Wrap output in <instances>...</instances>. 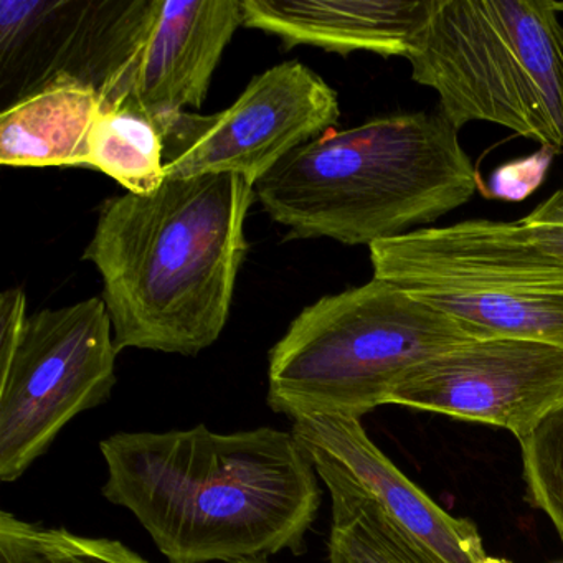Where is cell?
Segmentation results:
<instances>
[{
	"mask_svg": "<svg viewBox=\"0 0 563 563\" xmlns=\"http://www.w3.org/2000/svg\"><path fill=\"white\" fill-rule=\"evenodd\" d=\"M483 563H510V562H507V560H504V559H497V556H486V559H484Z\"/></svg>",
	"mask_w": 563,
	"mask_h": 563,
	"instance_id": "603a6c76",
	"label": "cell"
},
{
	"mask_svg": "<svg viewBox=\"0 0 563 563\" xmlns=\"http://www.w3.org/2000/svg\"><path fill=\"white\" fill-rule=\"evenodd\" d=\"M240 27L242 0L91 2L68 77L161 123L202 107Z\"/></svg>",
	"mask_w": 563,
	"mask_h": 563,
	"instance_id": "52a82bcc",
	"label": "cell"
},
{
	"mask_svg": "<svg viewBox=\"0 0 563 563\" xmlns=\"http://www.w3.org/2000/svg\"><path fill=\"white\" fill-rule=\"evenodd\" d=\"M555 8H556V11H559L560 14H562V12H563V2H560V0H555Z\"/></svg>",
	"mask_w": 563,
	"mask_h": 563,
	"instance_id": "d4e9b609",
	"label": "cell"
},
{
	"mask_svg": "<svg viewBox=\"0 0 563 563\" xmlns=\"http://www.w3.org/2000/svg\"><path fill=\"white\" fill-rule=\"evenodd\" d=\"M553 156H556L553 151L540 147L537 153L523 159L503 164L490 176L484 196L504 202H522L539 189L549 173Z\"/></svg>",
	"mask_w": 563,
	"mask_h": 563,
	"instance_id": "d6986e66",
	"label": "cell"
},
{
	"mask_svg": "<svg viewBox=\"0 0 563 563\" xmlns=\"http://www.w3.org/2000/svg\"><path fill=\"white\" fill-rule=\"evenodd\" d=\"M309 457L331 493L329 563H440L351 474L321 454Z\"/></svg>",
	"mask_w": 563,
	"mask_h": 563,
	"instance_id": "9a60e30c",
	"label": "cell"
},
{
	"mask_svg": "<svg viewBox=\"0 0 563 563\" xmlns=\"http://www.w3.org/2000/svg\"><path fill=\"white\" fill-rule=\"evenodd\" d=\"M374 278L476 329L563 347V260L519 222L467 220L368 246Z\"/></svg>",
	"mask_w": 563,
	"mask_h": 563,
	"instance_id": "8992f818",
	"label": "cell"
},
{
	"mask_svg": "<svg viewBox=\"0 0 563 563\" xmlns=\"http://www.w3.org/2000/svg\"><path fill=\"white\" fill-rule=\"evenodd\" d=\"M161 124L131 107H101L88 134L85 167L113 177L128 192L150 196L166 183Z\"/></svg>",
	"mask_w": 563,
	"mask_h": 563,
	"instance_id": "2e32d148",
	"label": "cell"
},
{
	"mask_svg": "<svg viewBox=\"0 0 563 563\" xmlns=\"http://www.w3.org/2000/svg\"><path fill=\"white\" fill-rule=\"evenodd\" d=\"M101 98L87 85L55 78L0 114V163L11 167L84 166Z\"/></svg>",
	"mask_w": 563,
	"mask_h": 563,
	"instance_id": "4fadbf2b",
	"label": "cell"
},
{
	"mask_svg": "<svg viewBox=\"0 0 563 563\" xmlns=\"http://www.w3.org/2000/svg\"><path fill=\"white\" fill-rule=\"evenodd\" d=\"M88 2L2 0L0 87L12 103L47 87L60 75Z\"/></svg>",
	"mask_w": 563,
	"mask_h": 563,
	"instance_id": "5bb4252c",
	"label": "cell"
},
{
	"mask_svg": "<svg viewBox=\"0 0 563 563\" xmlns=\"http://www.w3.org/2000/svg\"><path fill=\"white\" fill-rule=\"evenodd\" d=\"M0 563H34L27 520L8 510L0 514Z\"/></svg>",
	"mask_w": 563,
	"mask_h": 563,
	"instance_id": "7402d4cb",
	"label": "cell"
},
{
	"mask_svg": "<svg viewBox=\"0 0 563 563\" xmlns=\"http://www.w3.org/2000/svg\"><path fill=\"white\" fill-rule=\"evenodd\" d=\"M235 563H269V562H266V560H242V562H235Z\"/></svg>",
	"mask_w": 563,
	"mask_h": 563,
	"instance_id": "cb8c5ba5",
	"label": "cell"
},
{
	"mask_svg": "<svg viewBox=\"0 0 563 563\" xmlns=\"http://www.w3.org/2000/svg\"><path fill=\"white\" fill-rule=\"evenodd\" d=\"M519 223L530 242L563 260V189L556 190Z\"/></svg>",
	"mask_w": 563,
	"mask_h": 563,
	"instance_id": "ffe728a7",
	"label": "cell"
},
{
	"mask_svg": "<svg viewBox=\"0 0 563 563\" xmlns=\"http://www.w3.org/2000/svg\"><path fill=\"white\" fill-rule=\"evenodd\" d=\"M113 322L103 298L29 316L0 358V481L21 479L62 430L117 385Z\"/></svg>",
	"mask_w": 563,
	"mask_h": 563,
	"instance_id": "ba28073f",
	"label": "cell"
},
{
	"mask_svg": "<svg viewBox=\"0 0 563 563\" xmlns=\"http://www.w3.org/2000/svg\"><path fill=\"white\" fill-rule=\"evenodd\" d=\"M255 199L245 177L203 174L104 202L84 260L103 279L118 351L194 357L216 344L249 252Z\"/></svg>",
	"mask_w": 563,
	"mask_h": 563,
	"instance_id": "7a4b0ae2",
	"label": "cell"
},
{
	"mask_svg": "<svg viewBox=\"0 0 563 563\" xmlns=\"http://www.w3.org/2000/svg\"><path fill=\"white\" fill-rule=\"evenodd\" d=\"M563 400V347L527 339H474L411 367L387 405L493 424L517 440Z\"/></svg>",
	"mask_w": 563,
	"mask_h": 563,
	"instance_id": "30bf717a",
	"label": "cell"
},
{
	"mask_svg": "<svg viewBox=\"0 0 563 563\" xmlns=\"http://www.w3.org/2000/svg\"><path fill=\"white\" fill-rule=\"evenodd\" d=\"M104 499L130 510L167 563L302 555L322 487L292 431H121L100 443Z\"/></svg>",
	"mask_w": 563,
	"mask_h": 563,
	"instance_id": "6da1fadb",
	"label": "cell"
},
{
	"mask_svg": "<svg viewBox=\"0 0 563 563\" xmlns=\"http://www.w3.org/2000/svg\"><path fill=\"white\" fill-rule=\"evenodd\" d=\"M245 27L334 54L407 58L433 0H242Z\"/></svg>",
	"mask_w": 563,
	"mask_h": 563,
	"instance_id": "7c38bea8",
	"label": "cell"
},
{
	"mask_svg": "<svg viewBox=\"0 0 563 563\" xmlns=\"http://www.w3.org/2000/svg\"><path fill=\"white\" fill-rule=\"evenodd\" d=\"M27 296L21 288H11L0 296V358L8 357L27 322Z\"/></svg>",
	"mask_w": 563,
	"mask_h": 563,
	"instance_id": "44dd1931",
	"label": "cell"
},
{
	"mask_svg": "<svg viewBox=\"0 0 563 563\" xmlns=\"http://www.w3.org/2000/svg\"><path fill=\"white\" fill-rule=\"evenodd\" d=\"M519 444L527 499L549 517L563 540V400Z\"/></svg>",
	"mask_w": 563,
	"mask_h": 563,
	"instance_id": "e0dca14e",
	"label": "cell"
},
{
	"mask_svg": "<svg viewBox=\"0 0 563 563\" xmlns=\"http://www.w3.org/2000/svg\"><path fill=\"white\" fill-rule=\"evenodd\" d=\"M479 187L460 130L438 110L329 130L289 153L255 192L299 239L372 246L438 222Z\"/></svg>",
	"mask_w": 563,
	"mask_h": 563,
	"instance_id": "3957f363",
	"label": "cell"
},
{
	"mask_svg": "<svg viewBox=\"0 0 563 563\" xmlns=\"http://www.w3.org/2000/svg\"><path fill=\"white\" fill-rule=\"evenodd\" d=\"M338 93L301 62H285L250 81L239 100L210 117L161 121L167 179L235 174L255 184L289 153L332 130Z\"/></svg>",
	"mask_w": 563,
	"mask_h": 563,
	"instance_id": "9c48e42d",
	"label": "cell"
},
{
	"mask_svg": "<svg viewBox=\"0 0 563 563\" xmlns=\"http://www.w3.org/2000/svg\"><path fill=\"white\" fill-rule=\"evenodd\" d=\"M34 563H150L120 540L27 522Z\"/></svg>",
	"mask_w": 563,
	"mask_h": 563,
	"instance_id": "ac0fdd59",
	"label": "cell"
},
{
	"mask_svg": "<svg viewBox=\"0 0 563 563\" xmlns=\"http://www.w3.org/2000/svg\"><path fill=\"white\" fill-rule=\"evenodd\" d=\"M555 0H433L407 60L457 130L499 124L563 153V25Z\"/></svg>",
	"mask_w": 563,
	"mask_h": 563,
	"instance_id": "5b68a950",
	"label": "cell"
},
{
	"mask_svg": "<svg viewBox=\"0 0 563 563\" xmlns=\"http://www.w3.org/2000/svg\"><path fill=\"white\" fill-rule=\"evenodd\" d=\"M291 431L306 453L321 454L351 474L438 562H484L477 527L451 516L411 483L368 438L361 418L309 415L292 420Z\"/></svg>",
	"mask_w": 563,
	"mask_h": 563,
	"instance_id": "8fae6325",
	"label": "cell"
},
{
	"mask_svg": "<svg viewBox=\"0 0 563 563\" xmlns=\"http://www.w3.org/2000/svg\"><path fill=\"white\" fill-rule=\"evenodd\" d=\"M474 339L484 338L398 286L372 278L299 312L269 351L266 401L291 420L362 418L387 405L411 367Z\"/></svg>",
	"mask_w": 563,
	"mask_h": 563,
	"instance_id": "277c9868",
	"label": "cell"
}]
</instances>
